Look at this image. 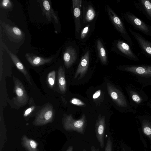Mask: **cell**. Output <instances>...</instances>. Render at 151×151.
Segmentation results:
<instances>
[{
	"instance_id": "obj_1",
	"label": "cell",
	"mask_w": 151,
	"mask_h": 151,
	"mask_svg": "<svg viewBox=\"0 0 151 151\" xmlns=\"http://www.w3.org/2000/svg\"><path fill=\"white\" fill-rule=\"evenodd\" d=\"M120 69L131 74L142 88L151 85V65H127Z\"/></svg>"
},
{
	"instance_id": "obj_2",
	"label": "cell",
	"mask_w": 151,
	"mask_h": 151,
	"mask_svg": "<svg viewBox=\"0 0 151 151\" xmlns=\"http://www.w3.org/2000/svg\"><path fill=\"white\" fill-rule=\"evenodd\" d=\"M127 91L132 106L135 110L146 105L149 101V97L142 88L132 84L127 86Z\"/></svg>"
},
{
	"instance_id": "obj_3",
	"label": "cell",
	"mask_w": 151,
	"mask_h": 151,
	"mask_svg": "<svg viewBox=\"0 0 151 151\" xmlns=\"http://www.w3.org/2000/svg\"><path fill=\"white\" fill-rule=\"evenodd\" d=\"M107 88L110 96L118 107L123 109L125 112L137 113L120 90L109 83H107Z\"/></svg>"
},
{
	"instance_id": "obj_4",
	"label": "cell",
	"mask_w": 151,
	"mask_h": 151,
	"mask_svg": "<svg viewBox=\"0 0 151 151\" xmlns=\"http://www.w3.org/2000/svg\"><path fill=\"white\" fill-rule=\"evenodd\" d=\"M62 123L64 129L68 132L75 131L83 134L86 124L85 115L83 114L80 119H75L70 114L63 118Z\"/></svg>"
},
{
	"instance_id": "obj_5",
	"label": "cell",
	"mask_w": 151,
	"mask_h": 151,
	"mask_svg": "<svg viewBox=\"0 0 151 151\" xmlns=\"http://www.w3.org/2000/svg\"><path fill=\"white\" fill-rule=\"evenodd\" d=\"M55 110L50 104L44 105L37 113L33 124L42 126L52 122L54 117Z\"/></svg>"
},
{
	"instance_id": "obj_6",
	"label": "cell",
	"mask_w": 151,
	"mask_h": 151,
	"mask_svg": "<svg viewBox=\"0 0 151 151\" xmlns=\"http://www.w3.org/2000/svg\"><path fill=\"white\" fill-rule=\"evenodd\" d=\"M13 79L14 83V90L17 96L16 104L20 106H24L28 103L29 97L22 83L14 76Z\"/></svg>"
},
{
	"instance_id": "obj_7",
	"label": "cell",
	"mask_w": 151,
	"mask_h": 151,
	"mask_svg": "<svg viewBox=\"0 0 151 151\" xmlns=\"http://www.w3.org/2000/svg\"><path fill=\"white\" fill-rule=\"evenodd\" d=\"M125 17L127 21L135 29L147 35L150 36V26L145 23L131 13L127 12Z\"/></svg>"
},
{
	"instance_id": "obj_8",
	"label": "cell",
	"mask_w": 151,
	"mask_h": 151,
	"mask_svg": "<svg viewBox=\"0 0 151 151\" xmlns=\"http://www.w3.org/2000/svg\"><path fill=\"white\" fill-rule=\"evenodd\" d=\"M107 8L108 14L115 27L124 38L132 46V43L131 40L122 21L109 6H108Z\"/></svg>"
},
{
	"instance_id": "obj_9",
	"label": "cell",
	"mask_w": 151,
	"mask_h": 151,
	"mask_svg": "<svg viewBox=\"0 0 151 151\" xmlns=\"http://www.w3.org/2000/svg\"><path fill=\"white\" fill-rule=\"evenodd\" d=\"M105 128V117L104 116H101L100 115L96 121L95 130L96 137L102 148L104 146Z\"/></svg>"
},
{
	"instance_id": "obj_10",
	"label": "cell",
	"mask_w": 151,
	"mask_h": 151,
	"mask_svg": "<svg viewBox=\"0 0 151 151\" xmlns=\"http://www.w3.org/2000/svg\"><path fill=\"white\" fill-rule=\"evenodd\" d=\"M89 62V54L88 51L81 58L74 76L76 79L78 76V80L82 79L86 74L88 67Z\"/></svg>"
},
{
	"instance_id": "obj_11",
	"label": "cell",
	"mask_w": 151,
	"mask_h": 151,
	"mask_svg": "<svg viewBox=\"0 0 151 151\" xmlns=\"http://www.w3.org/2000/svg\"><path fill=\"white\" fill-rule=\"evenodd\" d=\"M129 31L137 41L142 50L151 57V42L132 29H129Z\"/></svg>"
},
{
	"instance_id": "obj_12",
	"label": "cell",
	"mask_w": 151,
	"mask_h": 151,
	"mask_svg": "<svg viewBox=\"0 0 151 151\" xmlns=\"http://www.w3.org/2000/svg\"><path fill=\"white\" fill-rule=\"evenodd\" d=\"M77 58L76 49L71 46L67 47L64 51L63 59L64 65L67 68H70L75 62Z\"/></svg>"
},
{
	"instance_id": "obj_13",
	"label": "cell",
	"mask_w": 151,
	"mask_h": 151,
	"mask_svg": "<svg viewBox=\"0 0 151 151\" xmlns=\"http://www.w3.org/2000/svg\"><path fill=\"white\" fill-rule=\"evenodd\" d=\"M3 27L8 36L15 42H19L23 38L24 33L19 28L4 24Z\"/></svg>"
},
{
	"instance_id": "obj_14",
	"label": "cell",
	"mask_w": 151,
	"mask_h": 151,
	"mask_svg": "<svg viewBox=\"0 0 151 151\" xmlns=\"http://www.w3.org/2000/svg\"><path fill=\"white\" fill-rule=\"evenodd\" d=\"M118 50L128 59L134 61H138L139 59L134 53L129 45L127 43L119 40L116 43Z\"/></svg>"
},
{
	"instance_id": "obj_15",
	"label": "cell",
	"mask_w": 151,
	"mask_h": 151,
	"mask_svg": "<svg viewBox=\"0 0 151 151\" xmlns=\"http://www.w3.org/2000/svg\"><path fill=\"white\" fill-rule=\"evenodd\" d=\"M25 57L29 63L35 67L39 66L50 63L53 59L52 58H45L29 53L25 54Z\"/></svg>"
},
{
	"instance_id": "obj_16",
	"label": "cell",
	"mask_w": 151,
	"mask_h": 151,
	"mask_svg": "<svg viewBox=\"0 0 151 151\" xmlns=\"http://www.w3.org/2000/svg\"><path fill=\"white\" fill-rule=\"evenodd\" d=\"M7 51L17 68L23 73L29 83L32 85L31 81V79L29 74L24 65L16 55L8 50H7Z\"/></svg>"
},
{
	"instance_id": "obj_17",
	"label": "cell",
	"mask_w": 151,
	"mask_h": 151,
	"mask_svg": "<svg viewBox=\"0 0 151 151\" xmlns=\"http://www.w3.org/2000/svg\"><path fill=\"white\" fill-rule=\"evenodd\" d=\"M72 2L76 30L77 32H78L80 30L81 27L80 19L81 1L73 0Z\"/></svg>"
},
{
	"instance_id": "obj_18",
	"label": "cell",
	"mask_w": 151,
	"mask_h": 151,
	"mask_svg": "<svg viewBox=\"0 0 151 151\" xmlns=\"http://www.w3.org/2000/svg\"><path fill=\"white\" fill-rule=\"evenodd\" d=\"M43 12L49 21L53 18L55 22L58 23V19L55 12L51 6L49 1H43Z\"/></svg>"
},
{
	"instance_id": "obj_19",
	"label": "cell",
	"mask_w": 151,
	"mask_h": 151,
	"mask_svg": "<svg viewBox=\"0 0 151 151\" xmlns=\"http://www.w3.org/2000/svg\"><path fill=\"white\" fill-rule=\"evenodd\" d=\"M58 84L60 91L63 93L66 91V83L65 80L64 67L60 66L58 70Z\"/></svg>"
},
{
	"instance_id": "obj_20",
	"label": "cell",
	"mask_w": 151,
	"mask_h": 151,
	"mask_svg": "<svg viewBox=\"0 0 151 151\" xmlns=\"http://www.w3.org/2000/svg\"><path fill=\"white\" fill-rule=\"evenodd\" d=\"M22 144L23 147L28 151H38V144L35 140L30 139L25 135L22 138Z\"/></svg>"
},
{
	"instance_id": "obj_21",
	"label": "cell",
	"mask_w": 151,
	"mask_h": 151,
	"mask_svg": "<svg viewBox=\"0 0 151 151\" xmlns=\"http://www.w3.org/2000/svg\"><path fill=\"white\" fill-rule=\"evenodd\" d=\"M97 47L99 58L104 64L107 63V57L105 49L101 41L98 39L97 42Z\"/></svg>"
},
{
	"instance_id": "obj_22",
	"label": "cell",
	"mask_w": 151,
	"mask_h": 151,
	"mask_svg": "<svg viewBox=\"0 0 151 151\" xmlns=\"http://www.w3.org/2000/svg\"><path fill=\"white\" fill-rule=\"evenodd\" d=\"M96 16V13L93 7L91 5L88 6L86 11L85 20L86 22L92 21Z\"/></svg>"
},
{
	"instance_id": "obj_23",
	"label": "cell",
	"mask_w": 151,
	"mask_h": 151,
	"mask_svg": "<svg viewBox=\"0 0 151 151\" xmlns=\"http://www.w3.org/2000/svg\"><path fill=\"white\" fill-rule=\"evenodd\" d=\"M140 1L147 16L151 19V1L149 0H141Z\"/></svg>"
},
{
	"instance_id": "obj_24",
	"label": "cell",
	"mask_w": 151,
	"mask_h": 151,
	"mask_svg": "<svg viewBox=\"0 0 151 151\" xmlns=\"http://www.w3.org/2000/svg\"><path fill=\"white\" fill-rule=\"evenodd\" d=\"M56 72L53 70L49 72L47 76V82L49 86L52 88L54 86L55 81Z\"/></svg>"
},
{
	"instance_id": "obj_25",
	"label": "cell",
	"mask_w": 151,
	"mask_h": 151,
	"mask_svg": "<svg viewBox=\"0 0 151 151\" xmlns=\"http://www.w3.org/2000/svg\"><path fill=\"white\" fill-rule=\"evenodd\" d=\"M35 105H33L30 106L27 109L24 111L23 116L24 117H27L32 113L35 109Z\"/></svg>"
},
{
	"instance_id": "obj_26",
	"label": "cell",
	"mask_w": 151,
	"mask_h": 151,
	"mask_svg": "<svg viewBox=\"0 0 151 151\" xmlns=\"http://www.w3.org/2000/svg\"><path fill=\"white\" fill-rule=\"evenodd\" d=\"M70 103L74 105L81 106H86L85 103L80 100L75 98H73L70 100Z\"/></svg>"
},
{
	"instance_id": "obj_27",
	"label": "cell",
	"mask_w": 151,
	"mask_h": 151,
	"mask_svg": "<svg viewBox=\"0 0 151 151\" xmlns=\"http://www.w3.org/2000/svg\"><path fill=\"white\" fill-rule=\"evenodd\" d=\"M1 6L5 9H8L12 6V3L10 0H3L0 3Z\"/></svg>"
},
{
	"instance_id": "obj_28",
	"label": "cell",
	"mask_w": 151,
	"mask_h": 151,
	"mask_svg": "<svg viewBox=\"0 0 151 151\" xmlns=\"http://www.w3.org/2000/svg\"><path fill=\"white\" fill-rule=\"evenodd\" d=\"M112 145L111 138L108 137L105 146V151H112Z\"/></svg>"
},
{
	"instance_id": "obj_29",
	"label": "cell",
	"mask_w": 151,
	"mask_h": 151,
	"mask_svg": "<svg viewBox=\"0 0 151 151\" xmlns=\"http://www.w3.org/2000/svg\"><path fill=\"white\" fill-rule=\"evenodd\" d=\"M89 30V26L86 27L82 30L81 33V39H84L88 34Z\"/></svg>"
},
{
	"instance_id": "obj_30",
	"label": "cell",
	"mask_w": 151,
	"mask_h": 151,
	"mask_svg": "<svg viewBox=\"0 0 151 151\" xmlns=\"http://www.w3.org/2000/svg\"><path fill=\"white\" fill-rule=\"evenodd\" d=\"M101 91L100 90H98L96 91L93 95V98L95 99L98 98L100 95Z\"/></svg>"
},
{
	"instance_id": "obj_31",
	"label": "cell",
	"mask_w": 151,
	"mask_h": 151,
	"mask_svg": "<svg viewBox=\"0 0 151 151\" xmlns=\"http://www.w3.org/2000/svg\"><path fill=\"white\" fill-rule=\"evenodd\" d=\"M91 151H99V148L96 149L94 146H92L91 147Z\"/></svg>"
},
{
	"instance_id": "obj_32",
	"label": "cell",
	"mask_w": 151,
	"mask_h": 151,
	"mask_svg": "<svg viewBox=\"0 0 151 151\" xmlns=\"http://www.w3.org/2000/svg\"><path fill=\"white\" fill-rule=\"evenodd\" d=\"M146 106L151 109V101H149L146 104Z\"/></svg>"
},
{
	"instance_id": "obj_33",
	"label": "cell",
	"mask_w": 151,
	"mask_h": 151,
	"mask_svg": "<svg viewBox=\"0 0 151 151\" xmlns=\"http://www.w3.org/2000/svg\"><path fill=\"white\" fill-rule=\"evenodd\" d=\"M73 146L70 145L68 147L66 151H73Z\"/></svg>"
},
{
	"instance_id": "obj_34",
	"label": "cell",
	"mask_w": 151,
	"mask_h": 151,
	"mask_svg": "<svg viewBox=\"0 0 151 151\" xmlns=\"http://www.w3.org/2000/svg\"><path fill=\"white\" fill-rule=\"evenodd\" d=\"M151 37V26H150V36Z\"/></svg>"
},
{
	"instance_id": "obj_35",
	"label": "cell",
	"mask_w": 151,
	"mask_h": 151,
	"mask_svg": "<svg viewBox=\"0 0 151 151\" xmlns=\"http://www.w3.org/2000/svg\"><path fill=\"white\" fill-rule=\"evenodd\" d=\"M83 151H86L85 149H83Z\"/></svg>"
},
{
	"instance_id": "obj_36",
	"label": "cell",
	"mask_w": 151,
	"mask_h": 151,
	"mask_svg": "<svg viewBox=\"0 0 151 151\" xmlns=\"http://www.w3.org/2000/svg\"><path fill=\"white\" fill-rule=\"evenodd\" d=\"M124 151H126V150H124Z\"/></svg>"
}]
</instances>
